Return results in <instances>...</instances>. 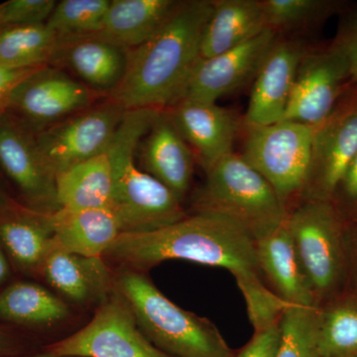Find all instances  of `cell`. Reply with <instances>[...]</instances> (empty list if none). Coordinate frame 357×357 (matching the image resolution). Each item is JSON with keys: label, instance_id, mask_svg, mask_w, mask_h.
<instances>
[{"label": "cell", "instance_id": "obj_1", "mask_svg": "<svg viewBox=\"0 0 357 357\" xmlns=\"http://www.w3.org/2000/svg\"><path fill=\"white\" fill-rule=\"evenodd\" d=\"M103 258L143 273L169 260H184L227 269L236 281L263 278L255 241L229 220L202 213L153 231L121 234Z\"/></svg>", "mask_w": 357, "mask_h": 357}, {"label": "cell", "instance_id": "obj_2", "mask_svg": "<svg viewBox=\"0 0 357 357\" xmlns=\"http://www.w3.org/2000/svg\"><path fill=\"white\" fill-rule=\"evenodd\" d=\"M213 0L181 1L151 38L128 51V67L109 98L126 110H165L178 100L199 59Z\"/></svg>", "mask_w": 357, "mask_h": 357}, {"label": "cell", "instance_id": "obj_3", "mask_svg": "<svg viewBox=\"0 0 357 357\" xmlns=\"http://www.w3.org/2000/svg\"><path fill=\"white\" fill-rule=\"evenodd\" d=\"M162 110H128L107 151L114 177L112 211L122 234H144L178 222L188 213L182 202L136 165L134 155Z\"/></svg>", "mask_w": 357, "mask_h": 357}, {"label": "cell", "instance_id": "obj_4", "mask_svg": "<svg viewBox=\"0 0 357 357\" xmlns=\"http://www.w3.org/2000/svg\"><path fill=\"white\" fill-rule=\"evenodd\" d=\"M114 291L148 340L171 357H236L217 326L167 298L146 273L116 268Z\"/></svg>", "mask_w": 357, "mask_h": 357}, {"label": "cell", "instance_id": "obj_5", "mask_svg": "<svg viewBox=\"0 0 357 357\" xmlns=\"http://www.w3.org/2000/svg\"><path fill=\"white\" fill-rule=\"evenodd\" d=\"M204 172L206 180L194 195L192 213L229 220L255 241L286 222L287 206L241 155L232 152Z\"/></svg>", "mask_w": 357, "mask_h": 357}, {"label": "cell", "instance_id": "obj_6", "mask_svg": "<svg viewBox=\"0 0 357 357\" xmlns=\"http://www.w3.org/2000/svg\"><path fill=\"white\" fill-rule=\"evenodd\" d=\"M246 130L241 156L266 178L290 210L306 188L314 126L281 121Z\"/></svg>", "mask_w": 357, "mask_h": 357}, {"label": "cell", "instance_id": "obj_7", "mask_svg": "<svg viewBox=\"0 0 357 357\" xmlns=\"http://www.w3.org/2000/svg\"><path fill=\"white\" fill-rule=\"evenodd\" d=\"M340 215L330 201L302 199L286 223L319 307L337 287L344 266Z\"/></svg>", "mask_w": 357, "mask_h": 357}, {"label": "cell", "instance_id": "obj_8", "mask_svg": "<svg viewBox=\"0 0 357 357\" xmlns=\"http://www.w3.org/2000/svg\"><path fill=\"white\" fill-rule=\"evenodd\" d=\"M128 112L107 98L35 133L42 159L54 175L103 153Z\"/></svg>", "mask_w": 357, "mask_h": 357}, {"label": "cell", "instance_id": "obj_9", "mask_svg": "<svg viewBox=\"0 0 357 357\" xmlns=\"http://www.w3.org/2000/svg\"><path fill=\"white\" fill-rule=\"evenodd\" d=\"M47 351L64 357H171L148 340L115 291L89 324Z\"/></svg>", "mask_w": 357, "mask_h": 357}, {"label": "cell", "instance_id": "obj_10", "mask_svg": "<svg viewBox=\"0 0 357 357\" xmlns=\"http://www.w3.org/2000/svg\"><path fill=\"white\" fill-rule=\"evenodd\" d=\"M98 96L63 70L43 66L16 86L7 112L36 133L89 109Z\"/></svg>", "mask_w": 357, "mask_h": 357}, {"label": "cell", "instance_id": "obj_11", "mask_svg": "<svg viewBox=\"0 0 357 357\" xmlns=\"http://www.w3.org/2000/svg\"><path fill=\"white\" fill-rule=\"evenodd\" d=\"M0 167L28 204L41 213L60 210L56 176L42 159L35 133L17 117L0 115Z\"/></svg>", "mask_w": 357, "mask_h": 357}, {"label": "cell", "instance_id": "obj_12", "mask_svg": "<svg viewBox=\"0 0 357 357\" xmlns=\"http://www.w3.org/2000/svg\"><path fill=\"white\" fill-rule=\"evenodd\" d=\"M349 67L337 44L324 51L305 52L294 81L283 121L316 126L335 110Z\"/></svg>", "mask_w": 357, "mask_h": 357}, {"label": "cell", "instance_id": "obj_13", "mask_svg": "<svg viewBox=\"0 0 357 357\" xmlns=\"http://www.w3.org/2000/svg\"><path fill=\"white\" fill-rule=\"evenodd\" d=\"M277 38L273 30L266 29L231 50L199 58L176 102L182 100L217 102L218 98L241 88L255 79Z\"/></svg>", "mask_w": 357, "mask_h": 357}, {"label": "cell", "instance_id": "obj_14", "mask_svg": "<svg viewBox=\"0 0 357 357\" xmlns=\"http://www.w3.org/2000/svg\"><path fill=\"white\" fill-rule=\"evenodd\" d=\"M357 155V100L314 126L311 163L302 199L330 201ZM299 201V202H300Z\"/></svg>", "mask_w": 357, "mask_h": 357}, {"label": "cell", "instance_id": "obj_15", "mask_svg": "<svg viewBox=\"0 0 357 357\" xmlns=\"http://www.w3.org/2000/svg\"><path fill=\"white\" fill-rule=\"evenodd\" d=\"M305 52L302 42L278 36L255 77L244 117L246 128L283 121L298 66Z\"/></svg>", "mask_w": 357, "mask_h": 357}, {"label": "cell", "instance_id": "obj_16", "mask_svg": "<svg viewBox=\"0 0 357 357\" xmlns=\"http://www.w3.org/2000/svg\"><path fill=\"white\" fill-rule=\"evenodd\" d=\"M204 171L231 154L238 122L217 102L182 100L165 109Z\"/></svg>", "mask_w": 357, "mask_h": 357}, {"label": "cell", "instance_id": "obj_17", "mask_svg": "<svg viewBox=\"0 0 357 357\" xmlns=\"http://www.w3.org/2000/svg\"><path fill=\"white\" fill-rule=\"evenodd\" d=\"M39 276L69 305L98 307L114 291V270L105 258L74 255L55 246Z\"/></svg>", "mask_w": 357, "mask_h": 357}, {"label": "cell", "instance_id": "obj_18", "mask_svg": "<svg viewBox=\"0 0 357 357\" xmlns=\"http://www.w3.org/2000/svg\"><path fill=\"white\" fill-rule=\"evenodd\" d=\"M141 166L181 202L191 189L197 163L167 110H162L138 146Z\"/></svg>", "mask_w": 357, "mask_h": 357}, {"label": "cell", "instance_id": "obj_19", "mask_svg": "<svg viewBox=\"0 0 357 357\" xmlns=\"http://www.w3.org/2000/svg\"><path fill=\"white\" fill-rule=\"evenodd\" d=\"M255 246L260 271L274 293L293 306L319 307L286 222Z\"/></svg>", "mask_w": 357, "mask_h": 357}, {"label": "cell", "instance_id": "obj_20", "mask_svg": "<svg viewBox=\"0 0 357 357\" xmlns=\"http://www.w3.org/2000/svg\"><path fill=\"white\" fill-rule=\"evenodd\" d=\"M49 218L54 246L86 257H103L122 234L112 208L59 210Z\"/></svg>", "mask_w": 357, "mask_h": 357}, {"label": "cell", "instance_id": "obj_21", "mask_svg": "<svg viewBox=\"0 0 357 357\" xmlns=\"http://www.w3.org/2000/svg\"><path fill=\"white\" fill-rule=\"evenodd\" d=\"M177 0H110L102 29L95 38L132 50L146 42L170 18Z\"/></svg>", "mask_w": 357, "mask_h": 357}, {"label": "cell", "instance_id": "obj_22", "mask_svg": "<svg viewBox=\"0 0 357 357\" xmlns=\"http://www.w3.org/2000/svg\"><path fill=\"white\" fill-rule=\"evenodd\" d=\"M0 244L20 269L39 275L54 248L49 213L11 206L0 215Z\"/></svg>", "mask_w": 357, "mask_h": 357}, {"label": "cell", "instance_id": "obj_23", "mask_svg": "<svg viewBox=\"0 0 357 357\" xmlns=\"http://www.w3.org/2000/svg\"><path fill=\"white\" fill-rule=\"evenodd\" d=\"M128 59V50L88 37L63 42L54 63L64 62L89 89L109 95L121 83Z\"/></svg>", "mask_w": 357, "mask_h": 357}, {"label": "cell", "instance_id": "obj_24", "mask_svg": "<svg viewBox=\"0 0 357 357\" xmlns=\"http://www.w3.org/2000/svg\"><path fill=\"white\" fill-rule=\"evenodd\" d=\"M268 29L260 0H213L199 58L231 50Z\"/></svg>", "mask_w": 357, "mask_h": 357}, {"label": "cell", "instance_id": "obj_25", "mask_svg": "<svg viewBox=\"0 0 357 357\" xmlns=\"http://www.w3.org/2000/svg\"><path fill=\"white\" fill-rule=\"evenodd\" d=\"M56 189L60 210L110 208L114 177L107 151L58 174Z\"/></svg>", "mask_w": 357, "mask_h": 357}, {"label": "cell", "instance_id": "obj_26", "mask_svg": "<svg viewBox=\"0 0 357 357\" xmlns=\"http://www.w3.org/2000/svg\"><path fill=\"white\" fill-rule=\"evenodd\" d=\"M72 316L70 305L50 289L16 282L0 292V321L31 328H52Z\"/></svg>", "mask_w": 357, "mask_h": 357}, {"label": "cell", "instance_id": "obj_27", "mask_svg": "<svg viewBox=\"0 0 357 357\" xmlns=\"http://www.w3.org/2000/svg\"><path fill=\"white\" fill-rule=\"evenodd\" d=\"M63 41L45 24L4 26L0 30V66L29 69L54 63Z\"/></svg>", "mask_w": 357, "mask_h": 357}, {"label": "cell", "instance_id": "obj_28", "mask_svg": "<svg viewBox=\"0 0 357 357\" xmlns=\"http://www.w3.org/2000/svg\"><path fill=\"white\" fill-rule=\"evenodd\" d=\"M110 0H62L46 25L63 42L96 36L102 29Z\"/></svg>", "mask_w": 357, "mask_h": 357}, {"label": "cell", "instance_id": "obj_29", "mask_svg": "<svg viewBox=\"0 0 357 357\" xmlns=\"http://www.w3.org/2000/svg\"><path fill=\"white\" fill-rule=\"evenodd\" d=\"M319 349L321 357H357L356 304L319 307Z\"/></svg>", "mask_w": 357, "mask_h": 357}, {"label": "cell", "instance_id": "obj_30", "mask_svg": "<svg viewBox=\"0 0 357 357\" xmlns=\"http://www.w3.org/2000/svg\"><path fill=\"white\" fill-rule=\"evenodd\" d=\"M319 307L290 306L279 321L280 340L275 357H321Z\"/></svg>", "mask_w": 357, "mask_h": 357}, {"label": "cell", "instance_id": "obj_31", "mask_svg": "<svg viewBox=\"0 0 357 357\" xmlns=\"http://www.w3.org/2000/svg\"><path fill=\"white\" fill-rule=\"evenodd\" d=\"M268 29L298 31L323 20L333 3L323 0H260Z\"/></svg>", "mask_w": 357, "mask_h": 357}, {"label": "cell", "instance_id": "obj_32", "mask_svg": "<svg viewBox=\"0 0 357 357\" xmlns=\"http://www.w3.org/2000/svg\"><path fill=\"white\" fill-rule=\"evenodd\" d=\"M236 284L245 301L249 321L255 333L278 325L284 312L292 306L270 290L262 278L241 279Z\"/></svg>", "mask_w": 357, "mask_h": 357}, {"label": "cell", "instance_id": "obj_33", "mask_svg": "<svg viewBox=\"0 0 357 357\" xmlns=\"http://www.w3.org/2000/svg\"><path fill=\"white\" fill-rule=\"evenodd\" d=\"M57 1L54 0H9L0 3L4 26L45 24Z\"/></svg>", "mask_w": 357, "mask_h": 357}, {"label": "cell", "instance_id": "obj_34", "mask_svg": "<svg viewBox=\"0 0 357 357\" xmlns=\"http://www.w3.org/2000/svg\"><path fill=\"white\" fill-rule=\"evenodd\" d=\"M280 340L279 324L253 335L250 342L236 357H275Z\"/></svg>", "mask_w": 357, "mask_h": 357}, {"label": "cell", "instance_id": "obj_35", "mask_svg": "<svg viewBox=\"0 0 357 357\" xmlns=\"http://www.w3.org/2000/svg\"><path fill=\"white\" fill-rule=\"evenodd\" d=\"M330 202L335 210L342 206L351 210L357 208V155L338 183Z\"/></svg>", "mask_w": 357, "mask_h": 357}, {"label": "cell", "instance_id": "obj_36", "mask_svg": "<svg viewBox=\"0 0 357 357\" xmlns=\"http://www.w3.org/2000/svg\"><path fill=\"white\" fill-rule=\"evenodd\" d=\"M39 68L29 69H10L0 66V115L8 112L9 102L14 89Z\"/></svg>", "mask_w": 357, "mask_h": 357}, {"label": "cell", "instance_id": "obj_37", "mask_svg": "<svg viewBox=\"0 0 357 357\" xmlns=\"http://www.w3.org/2000/svg\"><path fill=\"white\" fill-rule=\"evenodd\" d=\"M344 53L349 67V77L354 83H357V24H354L351 32L342 37L337 44Z\"/></svg>", "mask_w": 357, "mask_h": 357}, {"label": "cell", "instance_id": "obj_38", "mask_svg": "<svg viewBox=\"0 0 357 357\" xmlns=\"http://www.w3.org/2000/svg\"><path fill=\"white\" fill-rule=\"evenodd\" d=\"M10 265H9L8 256L0 244V285L9 277Z\"/></svg>", "mask_w": 357, "mask_h": 357}, {"label": "cell", "instance_id": "obj_39", "mask_svg": "<svg viewBox=\"0 0 357 357\" xmlns=\"http://www.w3.org/2000/svg\"><path fill=\"white\" fill-rule=\"evenodd\" d=\"M14 349L13 337L0 328V356H6Z\"/></svg>", "mask_w": 357, "mask_h": 357}, {"label": "cell", "instance_id": "obj_40", "mask_svg": "<svg viewBox=\"0 0 357 357\" xmlns=\"http://www.w3.org/2000/svg\"><path fill=\"white\" fill-rule=\"evenodd\" d=\"M11 206H13V204L9 203L6 197L3 196V194L0 192V215L6 213V211L8 210L9 208H11Z\"/></svg>", "mask_w": 357, "mask_h": 357}, {"label": "cell", "instance_id": "obj_41", "mask_svg": "<svg viewBox=\"0 0 357 357\" xmlns=\"http://www.w3.org/2000/svg\"><path fill=\"white\" fill-rule=\"evenodd\" d=\"M26 357H64L56 356V354H52V352L46 351L43 354H35V356H26Z\"/></svg>", "mask_w": 357, "mask_h": 357}, {"label": "cell", "instance_id": "obj_42", "mask_svg": "<svg viewBox=\"0 0 357 357\" xmlns=\"http://www.w3.org/2000/svg\"><path fill=\"white\" fill-rule=\"evenodd\" d=\"M4 27L3 20H2L1 9H0V30Z\"/></svg>", "mask_w": 357, "mask_h": 357}, {"label": "cell", "instance_id": "obj_43", "mask_svg": "<svg viewBox=\"0 0 357 357\" xmlns=\"http://www.w3.org/2000/svg\"><path fill=\"white\" fill-rule=\"evenodd\" d=\"M356 24H357V18H356Z\"/></svg>", "mask_w": 357, "mask_h": 357}, {"label": "cell", "instance_id": "obj_44", "mask_svg": "<svg viewBox=\"0 0 357 357\" xmlns=\"http://www.w3.org/2000/svg\"><path fill=\"white\" fill-rule=\"evenodd\" d=\"M356 100H357V98H356Z\"/></svg>", "mask_w": 357, "mask_h": 357}]
</instances>
